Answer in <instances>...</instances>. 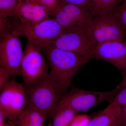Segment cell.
<instances>
[{"label": "cell", "instance_id": "4", "mask_svg": "<svg viewBox=\"0 0 126 126\" xmlns=\"http://www.w3.org/2000/svg\"><path fill=\"white\" fill-rule=\"evenodd\" d=\"M67 30L49 16L34 25L20 24L15 30L20 36L26 38L41 50L56 40Z\"/></svg>", "mask_w": 126, "mask_h": 126}, {"label": "cell", "instance_id": "12", "mask_svg": "<svg viewBox=\"0 0 126 126\" xmlns=\"http://www.w3.org/2000/svg\"><path fill=\"white\" fill-rule=\"evenodd\" d=\"M88 126H122L121 107L112 102L92 118Z\"/></svg>", "mask_w": 126, "mask_h": 126}, {"label": "cell", "instance_id": "11", "mask_svg": "<svg viewBox=\"0 0 126 126\" xmlns=\"http://www.w3.org/2000/svg\"><path fill=\"white\" fill-rule=\"evenodd\" d=\"M17 18L21 24L33 26L49 17L47 9L37 2L20 1L16 6L12 17Z\"/></svg>", "mask_w": 126, "mask_h": 126}, {"label": "cell", "instance_id": "24", "mask_svg": "<svg viewBox=\"0 0 126 126\" xmlns=\"http://www.w3.org/2000/svg\"><path fill=\"white\" fill-rule=\"evenodd\" d=\"M112 102L121 107L126 105V87L117 94Z\"/></svg>", "mask_w": 126, "mask_h": 126}, {"label": "cell", "instance_id": "27", "mask_svg": "<svg viewBox=\"0 0 126 126\" xmlns=\"http://www.w3.org/2000/svg\"><path fill=\"white\" fill-rule=\"evenodd\" d=\"M122 126H126V105L121 107Z\"/></svg>", "mask_w": 126, "mask_h": 126}, {"label": "cell", "instance_id": "26", "mask_svg": "<svg viewBox=\"0 0 126 126\" xmlns=\"http://www.w3.org/2000/svg\"><path fill=\"white\" fill-rule=\"evenodd\" d=\"M120 90L126 87V70L122 72V78L120 83L117 86Z\"/></svg>", "mask_w": 126, "mask_h": 126}, {"label": "cell", "instance_id": "14", "mask_svg": "<svg viewBox=\"0 0 126 126\" xmlns=\"http://www.w3.org/2000/svg\"><path fill=\"white\" fill-rule=\"evenodd\" d=\"M48 117L45 113L28 105L15 123L18 126H44Z\"/></svg>", "mask_w": 126, "mask_h": 126}, {"label": "cell", "instance_id": "32", "mask_svg": "<svg viewBox=\"0 0 126 126\" xmlns=\"http://www.w3.org/2000/svg\"><path fill=\"white\" fill-rule=\"evenodd\" d=\"M50 123H49V124H48V125L47 126H52V124H50Z\"/></svg>", "mask_w": 126, "mask_h": 126}, {"label": "cell", "instance_id": "31", "mask_svg": "<svg viewBox=\"0 0 126 126\" xmlns=\"http://www.w3.org/2000/svg\"><path fill=\"white\" fill-rule=\"evenodd\" d=\"M124 46H125V52H126V42H125V41H124Z\"/></svg>", "mask_w": 126, "mask_h": 126}, {"label": "cell", "instance_id": "22", "mask_svg": "<svg viewBox=\"0 0 126 126\" xmlns=\"http://www.w3.org/2000/svg\"><path fill=\"white\" fill-rule=\"evenodd\" d=\"M11 73L5 68L0 66V92L10 82Z\"/></svg>", "mask_w": 126, "mask_h": 126}, {"label": "cell", "instance_id": "33", "mask_svg": "<svg viewBox=\"0 0 126 126\" xmlns=\"http://www.w3.org/2000/svg\"><path fill=\"white\" fill-rule=\"evenodd\" d=\"M52 126H53V125H52Z\"/></svg>", "mask_w": 126, "mask_h": 126}, {"label": "cell", "instance_id": "1", "mask_svg": "<svg viewBox=\"0 0 126 126\" xmlns=\"http://www.w3.org/2000/svg\"><path fill=\"white\" fill-rule=\"evenodd\" d=\"M50 69V77L66 92L71 87L74 77L84 65L93 58L49 45L41 50Z\"/></svg>", "mask_w": 126, "mask_h": 126}, {"label": "cell", "instance_id": "3", "mask_svg": "<svg viewBox=\"0 0 126 126\" xmlns=\"http://www.w3.org/2000/svg\"><path fill=\"white\" fill-rule=\"evenodd\" d=\"M120 90L117 86L105 92L88 91L74 87L66 93L58 105L67 106L77 113L87 111L103 102L111 103Z\"/></svg>", "mask_w": 126, "mask_h": 126}, {"label": "cell", "instance_id": "2", "mask_svg": "<svg viewBox=\"0 0 126 126\" xmlns=\"http://www.w3.org/2000/svg\"><path fill=\"white\" fill-rule=\"evenodd\" d=\"M25 88L28 105L49 117L66 93L49 74L40 81Z\"/></svg>", "mask_w": 126, "mask_h": 126}, {"label": "cell", "instance_id": "13", "mask_svg": "<svg viewBox=\"0 0 126 126\" xmlns=\"http://www.w3.org/2000/svg\"><path fill=\"white\" fill-rule=\"evenodd\" d=\"M58 4L70 16L79 27L87 30L94 17L92 14L71 4L58 3Z\"/></svg>", "mask_w": 126, "mask_h": 126}, {"label": "cell", "instance_id": "6", "mask_svg": "<svg viewBox=\"0 0 126 126\" xmlns=\"http://www.w3.org/2000/svg\"><path fill=\"white\" fill-rule=\"evenodd\" d=\"M87 32L96 46L110 41H124L122 28L112 12L102 13L94 16Z\"/></svg>", "mask_w": 126, "mask_h": 126}, {"label": "cell", "instance_id": "29", "mask_svg": "<svg viewBox=\"0 0 126 126\" xmlns=\"http://www.w3.org/2000/svg\"><path fill=\"white\" fill-rule=\"evenodd\" d=\"M16 124L15 122L10 121L8 122L4 123L2 125H0V126H16Z\"/></svg>", "mask_w": 126, "mask_h": 126}, {"label": "cell", "instance_id": "20", "mask_svg": "<svg viewBox=\"0 0 126 126\" xmlns=\"http://www.w3.org/2000/svg\"><path fill=\"white\" fill-rule=\"evenodd\" d=\"M58 3L73 5L93 14L91 0H59Z\"/></svg>", "mask_w": 126, "mask_h": 126}, {"label": "cell", "instance_id": "19", "mask_svg": "<svg viewBox=\"0 0 126 126\" xmlns=\"http://www.w3.org/2000/svg\"><path fill=\"white\" fill-rule=\"evenodd\" d=\"M111 12L121 26L124 35L126 34V0Z\"/></svg>", "mask_w": 126, "mask_h": 126}, {"label": "cell", "instance_id": "21", "mask_svg": "<svg viewBox=\"0 0 126 126\" xmlns=\"http://www.w3.org/2000/svg\"><path fill=\"white\" fill-rule=\"evenodd\" d=\"M92 118L87 115H77L72 119L69 126H88Z\"/></svg>", "mask_w": 126, "mask_h": 126}, {"label": "cell", "instance_id": "28", "mask_svg": "<svg viewBox=\"0 0 126 126\" xmlns=\"http://www.w3.org/2000/svg\"><path fill=\"white\" fill-rule=\"evenodd\" d=\"M7 118V115L2 110H0V126L5 123V120Z\"/></svg>", "mask_w": 126, "mask_h": 126}, {"label": "cell", "instance_id": "9", "mask_svg": "<svg viewBox=\"0 0 126 126\" xmlns=\"http://www.w3.org/2000/svg\"><path fill=\"white\" fill-rule=\"evenodd\" d=\"M20 36L14 30L10 33L0 36V66L8 70L14 79L19 75L24 55Z\"/></svg>", "mask_w": 126, "mask_h": 126}, {"label": "cell", "instance_id": "15", "mask_svg": "<svg viewBox=\"0 0 126 126\" xmlns=\"http://www.w3.org/2000/svg\"><path fill=\"white\" fill-rule=\"evenodd\" d=\"M78 113L70 107L58 105L49 117L52 118L53 126H69Z\"/></svg>", "mask_w": 126, "mask_h": 126}, {"label": "cell", "instance_id": "10", "mask_svg": "<svg viewBox=\"0 0 126 126\" xmlns=\"http://www.w3.org/2000/svg\"><path fill=\"white\" fill-rule=\"evenodd\" d=\"M124 41H115L97 45L94 57L110 63L123 72L126 70V55Z\"/></svg>", "mask_w": 126, "mask_h": 126}, {"label": "cell", "instance_id": "16", "mask_svg": "<svg viewBox=\"0 0 126 126\" xmlns=\"http://www.w3.org/2000/svg\"><path fill=\"white\" fill-rule=\"evenodd\" d=\"M126 0H91L94 16L106 12H111Z\"/></svg>", "mask_w": 126, "mask_h": 126}, {"label": "cell", "instance_id": "30", "mask_svg": "<svg viewBox=\"0 0 126 126\" xmlns=\"http://www.w3.org/2000/svg\"><path fill=\"white\" fill-rule=\"evenodd\" d=\"M19 0L20 1H27V2H37V3L38 1V0Z\"/></svg>", "mask_w": 126, "mask_h": 126}, {"label": "cell", "instance_id": "7", "mask_svg": "<svg viewBox=\"0 0 126 126\" xmlns=\"http://www.w3.org/2000/svg\"><path fill=\"white\" fill-rule=\"evenodd\" d=\"M28 103L25 88L14 79L0 91V110L6 114L10 121L18 120Z\"/></svg>", "mask_w": 126, "mask_h": 126}, {"label": "cell", "instance_id": "25", "mask_svg": "<svg viewBox=\"0 0 126 126\" xmlns=\"http://www.w3.org/2000/svg\"><path fill=\"white\" fill-rule=\"evenodd\" d=\"M58 2V0H38V3L45 7L48 12L56 7Z\"/></svg>", "mask_w": 126, "mask_h": 126}, {"label": "cell", "instance_id": "5", "mask_svg": "<svg viewBox=\"0 0 126 126\" xmlns=\"http://www.w3.org/2000/svg\"><path fill=\"white\" fill-rule=\"evenodd\" d=\"M41 51L27 40L19 71L27 87L33 85L48 74V64Z\"/></svg>", "mask_w": 126, "mask_h": 126}, {"label": "cell", "instance_id": "17", "mask_svg": "<svg viewBox=\"0 0 126 126\" xmlns=\"http://www.w3.org/2000/svg\"><path fill=\"white\" fill-rule=\"evenodd\" d=\"M49 16L62 27L66 29H72L78 26L68 14L64 11L58 4L49 12Z\"/></svg>", "mask_w": 126, "mask_h": 126}, {"label": "cell", "instance_id": "23", "mask_svg": "<svg viewBox=\"0 0 126 126\" xmlns=\"http://www.w3.org/2000/svg\"><path fill=\"white\" fill-rule=\"evenodd\" d=\"M10 25L8 18L0 17V35L4 36L11 33Z\"/></svg>", "mask_w": 126, "mask_h": 126}, {"label": "cell", "instance_id": "8", "mask_svg": "<svg viewBox=\"0 0 126 126\" xmlns=\"http://www.w3.org/2000/svg\"><path fill=\"white\" fill-rule=\"evenodd\" d=\"M50 45L84 56L94 58L96 46L87 32L80 27L66 30Z\"/></svg>", "mask_w": 126, "mask_h": 126}, {"label": "cell", "instance_id": "18", "mask_svg": "<svg viewBox=\"0 0 126 126\" xmlns=\"http://www.w3.org/2000/svg\"><path fill=\"white\" fill-rule=\"evenodd\" d=\"M19 0H0V17L7 18L12 16Z\"/></svg>", "mask_w": 126, "mask_h": 126}]
</instances>
